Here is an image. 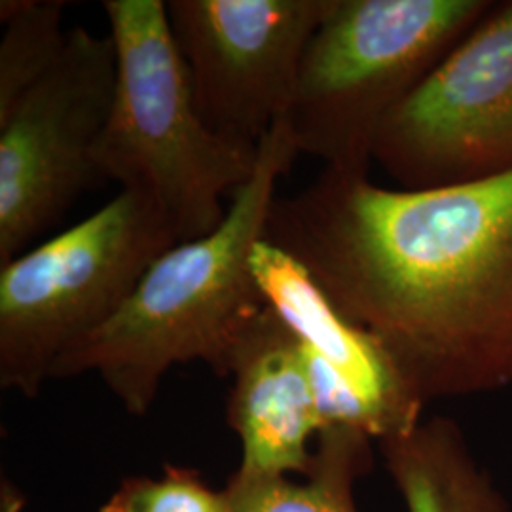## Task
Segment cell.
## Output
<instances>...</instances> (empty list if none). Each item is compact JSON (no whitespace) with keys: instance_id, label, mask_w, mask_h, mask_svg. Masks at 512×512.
I'll use <instances>...</instances> for the list:
<instances>
[{"instance_id":"obj_9","label":"cell","mask_w":512,"mask_h":512,"mask_svg":"<svg viewBox=\"0 0 512 512\" xmlns=\"http://www.w3.org/2000/svg\"><path fill=\"white\" fill-rule=\"evenodd\" d=\"M251 272L266 306L304 349L325 429L349 427L380 442L420 425L425 403L382 344L332 302L300 260L262 238Z\"/></svg>"},{"instance_id":"obj_4","label":"cell","mask_w":512,"mask_h":512,"mask_svg":"<svg viewBox=\"0 0 512 512\" xmlns=\"http://www.w3.org/2000/svg\"><path fill=\"white\" fill-rule=\"evenodd\" d=\"M492 0H329L300 65L287 122L300 154L368 175L385 120Z\"/></svg>"},{"instance_id":"obj_5","label":"cell","mask_w":512,"mask_h":512,"mask_svg":"<svg viewBox=\"0 0 512 512\" xmlns=\"http://www.w3.org/2000/svg\"><path fill=\"white\" fill-rule=\"evenodd\" d=\"M177 243L150 198L120 190L88 219L2 264V389L38 397L55 363L109 323Z\"/></svg>"},{"instance_id":"obj_3","label":"cell","mask_w":512,"mask_h":512,"mask_svg":"<svg viewBox=\"0 0 512 512\" xmlns=\"http://www.w3.org/2000/svg\"><path fill=\"white\" fill-rule=\"evenodd\" d=\"M116 50L109 124L95 152L103 181L150 198L179 243L219 228L255 171L258 147L224 139L196 107L164 0H105Z\"/></svg>"},{"instance_id":"obj_1","label":"cell","mask_w":512,"mask_h":512,"mask_svg":"<svg viewBox=\"0 0 512 512\" xmlns=\"http://www.w3.org/2000/svg\"><path fill=\"white\" fill-rule=\"evenodd\" d=\"M264 238L382 344L423 403L512 384V169L427 190L323 169L275 198Z\"/></svg>"},{"instance_id":"obj_12","label":"cell","mask_w":512,"mask_h":512,"mask_svg":"<svg viewBox=\"0 0 512 512\" xmlns=\"http://www.w3.org/2000/svg\"><path fill=\"white\" fill-rule=\"evenodd\" d=\"M370 442L363 431L329 427L319 433L302 480L234 473L224 486L230 512H359L353 488L372 465Z\"/></svg>"},{"instance_id":"obj_11","label":"cell","mask_w":512,"mask_h":512,"mask_svg":"<svg viewBox=\"0 0 512 512\" xmlns=\"http://www.w3.org/2000/svg\"><path fill=\"white\" fill-rule=\"evenodd\" d=\"M380 450L408 512H507L448 418L421 421L406 435L380 440Z\"/></svg>"},{"instance_id":"obj_10","label":"cell","mask_w":512,"mask_h":512,"mask_svg":"<svg viewBox=\"0 0 512 512\" xmlns=\"http://www.w3.org/2000/svg\"><path fill=\"white\" fill-rule=\"evenodd\" d=\"M230 378L226 420L243 450L236 475H308L311 440L325 431V421L304 349L272 308L260 311L241 336Z\"/></svg>"},{"instance_id":"obj_2","label":"cell","mask_w":512,"mask_h":512,"mask_svg":"<svg viewBox=\"0 0 512 512\" xmlns=\"http://www.w3.org/2000/svg\"><path fill=\"white\" fill-rule=\"evenodd\" d=\"M298 154L283 118L260 141L255 171L219 228L165 251L109 323L55 363L52 378L93 372L137 418L150 412L173 366L203 363L230 378L241 336L266 308L251 255L266 236L277 183Z\"/></svg>"},{"instance_id":"obj_14","label":"cell","mask_w":512,"mask_h":512,"mask_svg":"<svg viewBox=\"0 0 512 512\" xmlns=\"http://www.w3.org/2000/svg\"><path fill=\"white\" fill-rule=\"evenodd\" d=\"M97 512H230V505L200 471L167 463L162 475L124 478Z\"/></svg>"},{"instance_id":"obj_13","label":"cell","mask_w":512,"mask_h":512,"mask_svg":"<svg viewBox=\"0 0 512 512\" xmlns=\"http://www.w3.org/2000/svg\"><path fill=\"white\" fill-rule=\"evenodd\" d=\"M61 0H2L0 21V122L35 88L63 54L69 31Z\"/></svg>"},{"instance_id":"obj_8","label":"cell","mask_w":512,"mask_h":512,"mask_svg":"<svg viewBox=\"0 0 512 512\" xmlns=\"http://www.w3.org/2000/svg\"><path fill=\"white\" fill-rule=\"evenodd\" d=\"M329 0H169L196 107L220 137L258 147L289 116Z\"/></svg>"},{"instance_id":"obj_6","label":"cell","mask_w":512,"mask_h":512,"mask_svg":"<svg viewBox=\"0 0 512 512\" xmlns=\"http://www.w3.org/2000/svg\"><path fill=\"white\" fill-rule=\"evenodd\" d=\"M116 73L110 35L74 27L54 67L0 122V266L105 183L95 152Z\"/></svg>"},{"instance_id":"obj_7","label":"cell","mask_w":512,"mask_h":512,"mask_svg":"<svg viewBox=\"0 0 512 512\" xmlns=\"http://www.w3.org/2000/svg\"><path fill=\"white\" fill-rule=\"evenodd\" d=\"M372 162L404 190L512 169V0L495 2L393 110Z\"/></svg>"}]
</instances>
